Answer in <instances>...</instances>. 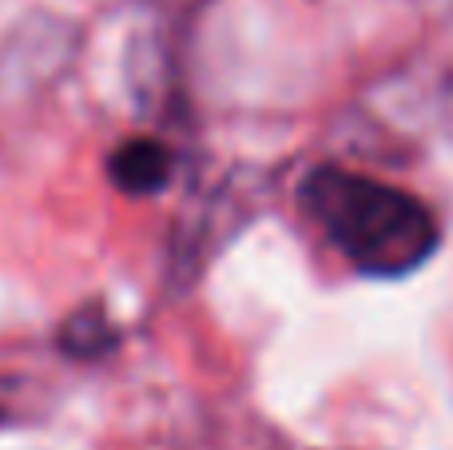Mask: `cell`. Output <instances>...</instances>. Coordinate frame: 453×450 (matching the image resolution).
<instances>
[{
	"label": "cell",
	"instance_id": "1",
	"mask_svg": "<svg viewBox=\"0 0 453 450\" xmlns=\"http://www.w3.org/2000/svg\"><path fill=\"white\" fill-rule=\"evenodd\" d=\"M298 199L338 255L370 279L414 275L441 244L438 220L418 196L346 167H314Z\"/></svg>",
	"mask_w": 453,
	"mask_h": 450
},
{
	"label": "cell",
	"instance_id": "2",
	"mask_svg": "<svg viewBox=\"0 0 453 450\" xmlns=\"http://www.w3.org/2000/svg\"><path fill=\"white\" fill-rule=\"evenodd\" d=\"M172 172H175L172 148L159 144L156 136L124 140L108 156V180L116 183V191H124V196H151V191H164L167 180H172Z\"/></svg>",
	"mask_w": 453,
	"mask_h": 450
},
{
	"label": "cell",
	"instance_id": "3",
	"mask_svg": "<svg viewBox=\"0 0 453 450\" xmlns=\"http://www.w3.org/2000/svg\"><path fill=\"white\" fill-rule=\"evenodd\" d=\"M56 343L68 359H100L119 343V331L111 323V315L104 311V303H84L60 323Z\"/></svg>",
	"mask_w": 453,
	"mask_h": 450
}]
</instances>
